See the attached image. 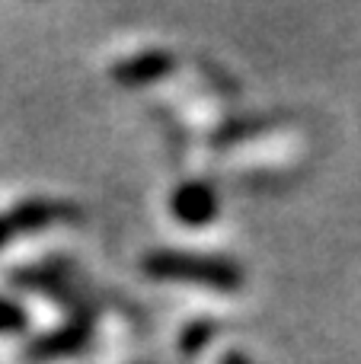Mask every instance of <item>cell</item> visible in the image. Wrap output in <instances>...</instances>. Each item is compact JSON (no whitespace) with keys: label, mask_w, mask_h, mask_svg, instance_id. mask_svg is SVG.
<instances>
[{"label":"cell","mask_w":361,"mask_h":364,"mask_svg":"<svg viewBox=\"0 0 361 364\" xmlns=\"http://www.w3.org/2000/svg\"><path fill=\"white\" fill-rule=\"evenodd\" d=\"M93 339V314L90 307L70 314V320L64 326L51 329L45 336H36V339L26 346V361H58V358H70V355L83 352L87 342Z\"/></svg>","instance_id":"obj_2"},{"label":"cell","mask_w":361,"mask_h":364,"mask_svg":"<svg viewBox=\"0 0 361 364\" xmlns=\"http://www.w3.org/2000/svg\"><path fill=\"white\" fill-rule=\"evenodd\" d=\"M173 70H176V55H173V51L147 48V51H138V55L125 58V61L112 64V80L128 90H138V87H151V83L163 80Z\"/></svg>","instance_id":"obj_3"},{"label":"cell","mask_w":361,"mask_h":364,"mask_svg":"<svg viewBox=\"0 0 361 364\" xmlns=\"http://www.w3.org/2000/svg\"><path fill=\"white\" fill-rule=\"evenodd\" d=\"M173 214H176L183 224H208V220H215L217 214V195L211 186H205V182H185V186H179L176 192H173Z\"/></svg>","instance_id":"obj_5"},{"label":"cell","mask_w":361,"mask_h":364,"mask_svg":"<svg viewBox=\"0 0 361 364\" xmlns=\"http://www.w3.org/2000/svg\"><path fill=\"white\" fill-rule=\"evenodd\" d=\"M221 364H253V361H249L247 355H240V352H227V355H224V361H221Z\"/></svg>","instance_id":"obj_9"},{"label":"cell","mask_w":361,"mask_h":364,"mask_svg":"<svg viewBox=\"0 0 361 364\" xmlns=\"http://www.w3.org/2000/svg\"><path fill=\"white\" fill-rule=\"evenodd\" d=\"M211 336H215V323L211 320H195V323H189V326L183 329L179 348H183L185 355H198L211 342Z\"/></svg>","instance_id":"obj_6"},{"label":"cell","mask_w":361,"mask_h":364,"mask_svg":"<svg viewBox=\"0 0 361 364\" xmlns=\"http://www.w3.org/2000/svg\"><path fill=\"white\" fill-rule=\"evenodd\" d=\"M16 237V230H13V224H10V218L6 214H0V250H4L10 240Z\"/></svg>","instance_id":"obj_8"},{"label":"cell","mask_w":361,"mask_h":364,"mask_svg":"<svg viewBox=\"0 0 361 364\" xmlns=\"http://www.w3.org/2000/svg\"><path fill=\"white\" fill-rule=\"evenodd\" d=\"M26 323H29V316H26V310L19 307V304L4 301V297H0V336L23 333V329H26Z\"/></svg>","instance_id":"obj_7"},{"label":"cell","mask_w":361,"mask_h":364,"mask_svg":"<svg viewBox=\"0 0 361 364\" xmlns=\"http://www.w3.org/2000/svg\"><path fill=\"white\" fill-rule=\"evenodd\" d=\"M141 269L157 282L195 284V288L234 294L243 288V265L224 252H189V250H153L141 259Z\"/></svg>","instance_id":"obj_1"},{"label":"cell","mask_w":361,"mask_h":364,"mask_svg":"<svg viewBox=\"0 0 361 364\" xmlns=\"http://www.w3.org/2000/svg\"><path fill=\"white\" fill-rule=\"evenodd\" d=\"M77 208L68 205V201H51V198H29V201H19L13 211H6L10 218L13 230L19 233H36V230H45L48 224L55 220H64V218H74Z\"/></svg>","instance_id":"obj_4"}]
</instances>
